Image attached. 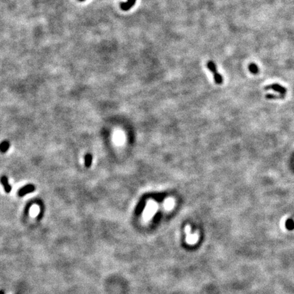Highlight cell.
<instances>
[{
	"label": "cell",
	"instance_id": "4",
	"mask_svg": "<svg viewBox=\"0 0 294 294\" xmlns=\"http://www.w3.org/2000/svg\"><path fill=\"white\" fill-rule=\"evenodd\" d=\"M36 189V187L34 185H32V184H29V185H27L25 186H24L23 187L20 188L19 189V191L18 192V195L20 197H22V196L27 195V194L32 193L34 192Z\"/></svg>",
	"mask_w": 294,
	"mask_h": 294
},
{
	"label": "cell",
	"instance_id": "9",
	"mask_svg": "<svg viewBox=\"0 0 294 294\" xmlns=\"http://www.w3.org/2000/svg\"><path fill=\"white\" fill-rule=\"evenodd\" d=\"M136 2V0H129L128 2L125 4H121V7L123 10H128L129 8L132 7L133 5Z\"/></svg>",
	"mask_w": 294,
	"mask_h": 294
},
{
	"label": "cell",
	"instance_id": "5",
	"mask_svg": "<svg viewBox=\"0 0 294 294\" xmlns=\"http://www.w3.org/2000/svg\"><path fill=\"white\" fill-rule=\"evenodd\" d=\"M1 182L2 185H3V187L4 188V190H5L6 193H9L10 192L12 191V187L10 185L9 183H8V178L6 177V176H3L1 178Z\"/></svg>",
	"mask_w": 294,
	"mask_h": 294
},
{
	"label": "cell",
	"instance_id": "3",
	"mask_svg": "<svg viewBox=\"0 0 294 294\" xmlns=\"http://www.w3.org/2000/svg\"><path fill=\"white\" fill-rule=\"evenodd\" d=\"M265 89L266 90L272 89L274 91L279 92V93L281 94V95L283 96V97H285V94L287 93V89H286L284 87H283V86L279 85V84H273V85L267 86V87H265Z\"/></svg>",
	"mask_w": 294,
	"mask_h": 294
},
{
	"label": "cell",
	"instance_id": "1",
	"mask_svg": "<svg viewBox=\"0 0 294 294\" xmlns=\"http://www.w3.org/2000/svg\"><path fill=\"white\" fill-rule=\"evenodd\" d=\"M206 66H207L208 69L213 74L214 79L216 84H217V85H220V84H222L223 81V79L222 76L218 72L217 69H216V65L215 63H214L212 61H209L207 63V64H206Z\"/></svg>",
	"mask_w": 294,
	"mask_h": 294
},
{
	"label": "cell",
	"instance_id": "6",
	"mask_svg": "<svg viewBox=\"0 0 294 294\" xmlns=\"http://www.w3.org/2000/svg\"><path fill=\"white\" fill-rule=\"evenodd\" d=\"M92 159L93 157L91 154H87L85 157V165L87 167H90L92 164Z\"/></svg>",
	"mask_w": 294,
	"mask_h": 294
},
{
	"label": "cell",
	"instance_id": "7",
	"mask_svg": "<svg viewBox=\"0 0 294 294\" xmlns=\"http://www.w3.org/2000/svg\"><path fill=\"white\" fill-rule=\"evenodd\" d=\"M0 147H1V152L2 153L7 152L10 148V143L8 142V141H3L1 142Z\"/></svg>",
	"mask_w": 294,
	"mask_h": 294
},
{
	"label": "cell",
	"instance_id": "2",
	"mask_svg": "<svg viewBox=\"0 0 294 294\" xmlns=\"http://www.w3.org/2000/svg\"><path fill=\"white\" fill-rule=\"evenodd\" d=\"M185 232L187 234V237H186V242L189 244H195V243L197 242L199 240V234L197 233H194L191 234V227L189 225H187L185 227Z\"/></svg>",
	"mask_w": 294,
	"mask_h": 294
},
{
	"label": "cell",
	"instance_id": "8",
	"mask_svg": "<svg viewBox=\"0 0 294 294\" xmlns=\"http://www.w3.org/2000/svg\"><path fill=\"white\" fill-rule=\"evenodd\" d=\"M249 71H250L252 74H256L259 72V67L255 63H253L249 64Z\"/></svg>",
	"mask_w": 294,
	"mask_h": 294
}]
</instances>
